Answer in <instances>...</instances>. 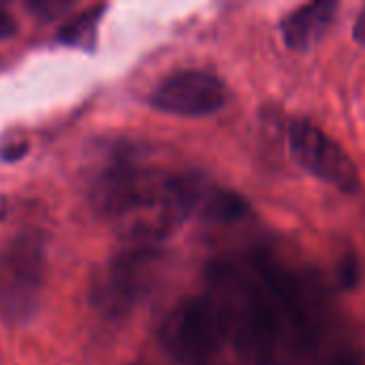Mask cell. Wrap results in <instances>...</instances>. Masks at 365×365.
Listing matches in <instances>:
<instances>
[{"label": "cell", "mask_w": 365, "mask_h": 365, "mask_svg": "<svg viewBox=\"0 0 365 365\" xmlns=\"http://www.w3.org/2000/svg\"><path fill=\"white\" fill-rule=\"evenodd\" d=\"M167 178L169 173L148 165L139 152L118 150L94 175L90 199L103 218L120 225L145 207Z\"/></svg>", "instance_id": "3957f363"}, {"label": "cell", "mask_w": 365, "mask_h": 365, "mask_svg": "<svg viewBox=\"0 0 365 365\" xmlns=\"http://www.w3.org/2000/svg\"><path fill=\"white\" fill-rule=\"evenodd\" d=\"M246 214H248V201L242 195L212 184L201 203L197 218L205 222H235Z\"/></svg>", "instance_id": "9c48e42d"}, {"label": "cell", "mask_w": 365, "mask_h": 365, "mask_svg": "<svg viewBox=\"0 0 365 365\" xmlns=\"http://www.w3.org/2000/svg\"><path fill=\"white\" fill-rule=\"evenodd\" d=\"M47 276L45 237L21 233L0 250V319L26 325L41 306Z\"/></svg>", "instance_id": "277c9868"}, {"label": "cell", "mask_w": 365, "mask_h": 365, "mask_svg": "<svg viewBox=\"0 0 365 365\" xmlns=\"http://www.w3.org/2000/svg\"><path fill=\"white\" fill-rule=\"evenodd\" d=\"M289 150L297 165L342 192H357L361 178L351 156L319 126L297 120L289 128Z\"/></svg>", "instance_id": "8992f818"}, {"label": "cell", "mask_w": 365, "mask_h": 365, "mask_svg": "<svg viewBox=\"0 0 365 365\" xmlns=\"http://www.w3.org/2000/svg\"><path fill=\"white\" fill-rule=\"evenodd\" d=\"M359 272H361L359 269V261L353 255H346L344 261L338 267V282H340V287L342 289H353L359 282V276H361Z\"/></svg>", "instance_id": "8fae6325"}, {"label": "cell", "mask_w": 365, "mask_h": 365, "mask_svg": "<svg viewBox=\"0 0 365 365\" xmlns=\"http://www.w3.org/2000/svg\"><path fill=\"white\" fill-rule=\"evenodd\" d=\"M353 36L357 43L365 45V6L359 11L357 19H355V26H353Z\"/></svg>", "instance_id": "4fadbf2b"}, {"label": "cell", "mask_w": 365, "mask_h": 365, "mask_svg": "<svg viewBox=\"0 0 365 365\" xmlns=\"http://www.w3.org/2000/svg\"><path fill=\"white\" fill-rule=\"evenodd\" d=\"M103 9H94V11H88L83 15H79L77 19L68 21L62 32H60V38L62 43L66 45H73V47H83V49H90L94 47V41H96V26H98V15H101Z\"/></svg>", "instance_id": "30bf717a"}, {"label": "cell", "mask_w": 365, "mask_h": 365, "mask_svg": "<svg viewBox=\"0 0 365 365\" xmlns=\"http://www.w3.org/2000/svg\"><path fill=\"white\" fill-rule=\"evenodd\" d=\"M158 336L167 355L180 365H244L231 323L210 293L178 304Z\"/></svg>", "instance_id": "7a4b0ae2"}, {"label": "cell", "mask_w": 365, "mask_h": 365, "mask_svg": "<svg viewBox=\"0 0 365 365\" xmlns=\"http://www.w3.org/2000/svg\"><path fill=\"white\" fill-rule=\"evenodd\" d=\"M15 32H17V19L13 17V13L9 9H4L0 4V41L11 38Z\"/></svg>", "instance_id": "7c38bea8"}, {"label": "cell", "mask_w": 365, "mask_h": 365, "mask_svg": "<svg viewBox=\"0 0 365 365\" xmlns=\"http://www.w3.org/2000/svg\"><path fill=\"white\" fill-rule=\"evenodd\" d=\"M156 246H130L115 255L94 278L92 304L109 321H120L150 293L158 272Z\"/></svg>", "instance_id": "5b68a950"}, {"label": "cell", "mask_w": 365, "mask_h": 365, "mask_svg": "<svg viewBox=\"0 0 365 365\" xmlns=\"http://www.w3.org/2000/svg\"><path fill=\"white\" fill-rule=\"evenodd\" d=\"M210 295L225 310L244 365H323L321 293L284 263L257 255L207 267Z\"/></svg>", "instance_id": "6da1fadb"}, {"label": "cell", "mask_w": 365, "mask_h": 365, "mask_svg": "<svg viewBox=\"0 0 365 365\" xmlns=\"http://www.w3.org/2000/svg\"><path fill=\"white\" fill-rule=\"evenodd\" d=\"M227 86L205 71H182L167 77L152 94L150 105L163 113L182 118H201L220 111L227 105Z\"/></svg>", "instance_id": "52a82bcc"}, {"label": "cell", "mask_w": 365, "mask_h": 365, "mask_svg": "<svg viewBox=\"0 0 365 365\" xmlns=\"http://www.w3.org/2000/svg\"><path fill=\"white\" fill-rule=\"evenodd\" d=\"M336 13L338 2L334 0H317L291 11L280 24L284 45L293 51H308L325 38L336 21Z\"/></svg>", "instance_id": "ba28073f"}]
</instances>
